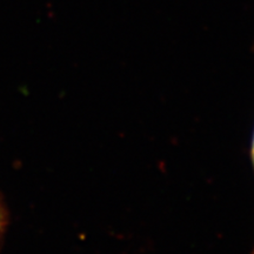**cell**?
Instances as JSON below:
<instances>
[{
    "label": "cell",
    "mask_w": 254,
    "mask_h": 254,
    "mask_svg": "<svg viewBox=\"0 0 254 254\" xmlns=\"http://www.w3.org/2000/svg\"><path fill=\"white\" fill-rule=\"evenodd\" d=\"M6 226H7V212H6L5 206L2 204L1 199H0V240L4 236Z\"/></svg>",
    "instance_id": "6da1fadb"
},
{
    "label": "cell",
    "mask_w": 254,
    "mask_h": 254,
    "mask_svg": "<svg viewBox=\"0 0 254 254\" xmlns=\"http://www.w3.org/2000/svg\"><path fill=\"white\" fill-rule=\"evenodd\" d=\"M251 154H252V161H253V166H254V134H253V140H252V150H251ZM252 254H254V252H253Z\"/></svg>",
    "instance_id": "7a4b0ae2"
}]
</instances>
